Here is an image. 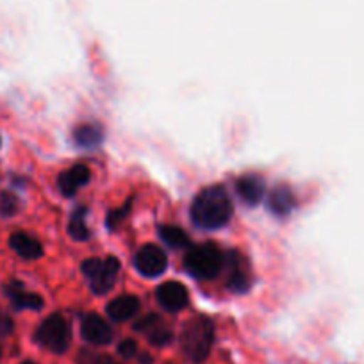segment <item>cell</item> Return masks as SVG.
I'll return each mask as SVG.
<instances>
[{
  "label": "cell",
  "instance_id": "obj_1",
  "mask_svg": "<svg viewBox=\"0 0 364 364\" xmlns=\"http://www.w3.org/2000/svg\"><path fill=\"white\" fill-rule=\"evenodd\" d=\"M232 200L222 186L202 190L191 204V220L205 230L222 229L232 218Z\"/></svg>",
  "mask_w": 364,
  "mask_h": 364
},
{
  "label": "cell",
  "instance_id": "obj_2",
  "mask_svg": "<svg viewBox=\"0 0 364 364\" xmlns=\"http://www.w3.org/2000/svg\"><path fill=\"white\" fill-rule=\"evenodd\" d=\"M213 341H215V325L205 316H197L188 321L181 339L182 350L195 364H200L208 359Z\"/></svg>",
  "mask_w": 364,
  "mask_h": 364
},
{
  "label": "cell",
  "instance_id": "obj_3",
  "mask_svg": "<svg viewBox=\"0 0 364 364\" xmlns=\"http://www.w3.org/2000/svg\"><path fill=\"white\" fill-rule=\"evenodd\" d=\"M223 264H225L223 252L213 243L197 245L184 257V269L198 281L215 279L223 269Z\"/></svg>",
  "mask_w": 364,
  "mask_h": 364
},
{
  "label": "cell",
  "instance_id": "obj_4",
  "mask_svg": "<svg viewBox=\"0 0 364 364\" xmlns=\"http://www.w3.org/2000/svg\"><path fill=\"white\" fill-rule=\"evenodd\" d=\"M82 273L90 281L91 289L97 295H106L113 289L114 281L120 272V261L117 257L86 259L80 266Z\"/></svg>",
  "mask_w": 364,
  "mask_h": 364
},
{
  "label": "cell",
  "instance_id": "obj_5",
  "mask_svg": "<svg viewBox=\"0 0 364 364\" xmlns=\"http://www.w3.org/2000/svg\"><path fill=\"white\" fill-rule=\"evenodd\" d=\"M36 341L50 352L65 353L70 346V325L61 314H52L36 331Z\"/></svg>",
  "mask_w": 364,
  "mask_h": 364
},
{
  "label": "cell",
  "instance_id": "obj_6",
  "mask_svg": "<svg viewBox=\"0 0 364 364\" xmlns=\"http://www.w3.org/2000/svg\"><path fill=\"white\" fill-rule=\"evenodd\" d=\"M134 268L143 277H161L168 268V257L163 248L157 245H145L134 255Z\"/></svg>",
  "mask_w": 364,
  "mask_h": 364
},
{
  "label": "cell",
  "instance_id": "obj_7",
  "mask_svg": "<svg viewBox=\"0 0 364 364\" xmlns=\"http://www.w3.org/2000/svg\"><path fill=\"white\" fill-rule=\"evenodd\" d=\"M157 302L168 313H178V311L186 309L190 304V293L186 286L177 281H168L161 284L156 291Z\"/></svg>",
  "mask_w": 364,
  "mask_h": 364
},
{
  "label": "cell",
  "instance_id": "obj_8",
  "mask_svg": "<svg viewBox=\"0 0 364 364\" xmlns=\"http://www.w3.org/2000/svg\"><path fill=\"white\" fill-rule=\"evenodd\" d=\"M80 334L91 345H109L113 341V328L111 325L104 320L99 314H86L82 318V325H80Z\"/></svg>",
  "mask_w": 364,
  "mask_h": 364
},
{
  "label": "cell",
  "instance_id": "obj_9",
  "mask_svg": "<svg viewBox=\"0 0 364 364\" xmlns=\"http://www.w3.org/2000/svg\"><path fill=\"white\" fill-rule=\"evenodd\" d=\"M225 264L229 266V277H227L229 289H232L234 293L248 291L252 286V279L243 255L237 254V252H230L229 257L225 259Z\"/></svg>",
  "mask_w": 364,
  "mask_h": 364
},
{
  "label": "cell",
  "instance_id": "obj_10",
  "mask_svg": "<svg viewBox=\"0 0 364 364\" xmlns=\"http://www.w3.org/2000/svg\"><path fill=\"white\" fill-rule=\"evenodd\" d=\"M136 331L143 332V334L149 338V341L156 346H164L171 341L173 334H171L170 328L166 327V323L163 321V318L157 316V314H149L143 320H139L136 323Z\"/></svg>",
  "mask_w": 364,
  "mask_h": 364
},
{
  "label": "cell",
  "instance_id": "obj_11",
  "mask_svg": "<svg viewBox=\"0 0 364 364\" xmlns=\"http://www.w3.org/2000/svg\"><path fill=\"white\" fill-rule=\"evenodd\" d=\"M236 190L241 200L248 205H257L266 193L264 178L257 173H247L237 178Z\"/></svg>",
  "mask_w": 364,
  "mask_h": 364
},
{
  "label": "cell",
  "instance_id": "obj_12",
  "mask_svg": "<svg viewBox=\"0 0 364 364\" xmlns=\"http://www.w3.org/2000/svg\"><path fill=\"white\" fill-rule=\"evenodd\" d=\"M91 178V171L86 164H75L70 170L59 175L58 186L65 197H73L82 186H86Z\"/></svg>",
  "mask_w": 364,
  "mask_h": 364
},
{
  "label": "cell",
  "instance_id": "obj_13",
  "mask_svg": "<svg viewBox=\"0 0 364 364\" xmlns=\"http://www.w3.org/2000/svg\"><path fill=\"white\" fill-rule=\"evenodd\" d=\"M6 293L11 299L15 309H33L40 311L43 307V299L38 293L26 291L23 284L20 281H13L6 286Z\"/></svg>",
  "mask_w": 364,
  "mask_h": 364
},
{
  "label": "cell",
  "instance_id": "obj_14",
  "mask_svg": "<svg viewBox=\"0 0 364 364\" xmlns=\"http://www.w3.org/2000/svg\"><path fill=\"white\" fill-rule=\"evenodd\" d=\"M296 200L291 188L286 184H279L268 195V208L275 216H288L295 209Z\"/></svg>",
  "mask_w": 364,
  "mask_h": 364
},
{
  "label": "cell",
  "instance_id": "obj_15",
  "mask_svg": "<svg viewBox=\"0 0 364 364\" xmlns=\"http://www.w3.org/2000/svg\"><path fill=\"white\" fill-rule=\"evenodd\" d=\"M139 307H141V304L134 295H120L107 304L106 311L107 316L113 321H127L138 314Z\"/></svg>",
  "mask_w": 364,
  "mask_h": 364
},
{
  "label": "cell",
  "instance_id": "obj_16",
  "mask_svg": "<svg viewBox=\"0 0 364 364\" xmlns=\"http://www.w3.org/2000/svg\"><path fill=\"white\" fill-rule=\"evenodd\" d=\"M9 247L23 259H40L43 255V247L36 237L26 232H15L9 240Z\"/></svg>",
  "mask_w": 364,
  "mask_h": 364
},
{
  "label": "cell",
  "instance_id": "obj_17",
  "mask_svg": "<svg viewBox=\"0 0 364 364\" xmlns=\"http://www.w3.org/2000/svg\"><path fill=\"white\" fill-rule=\"evenodd\" d=\"M102 139L104 131L100 125L84 124L73 131V141L77 143V146H82V149H95L102 143Z\"/></svg>",
  "mask_w": 364,
  "mask_h": 364
},
{
  "label": "cell",
  "instance_id": "obj_18",
  "mask_svg": "<svg viewBox=\"0 0 364 364\" xmlns=\"http://www.w3.org/2000/svg\"><path fill=\"white\" fill-rule=\"evenodd\" d=\"M159 237L171 248H186L190 247V236H188L181 227L175 225H161L157 229Z\"/></svg>",
  "mask_w": 364,
  "mask_h": 364
},
{
  "label": "cell",
  "instance_id": "obj_19",
  "mask_svg": "<svg viewBox=\"0 0 364 364\" xmlns=\"http://www.w3.org/2000/svg\"><path fill=\"white\" fill-rule=\"evenodd\" d=\"M84 218H86V209L84 208L77 209V211L72 215V218H70L68 232L75 241L90 240V229H87L86 220Z\"/></svg>",
  "mask_w": 364,
  "mask_h": 364
},
{
  "label": "cell",
  "instance_id": "obj_20",
  "mask_svg": "<svg viewBox=\"0 0 364 364\" xmlns=\"http://www.w3.org/2000/svg\"><path fill=\"white\" fill-rule=\"evenodd\" d=\"M132 202H134V200H132V198H129V200L125 202V204L122 205V208H118V209H114V211L107 213V216H106V225H107V229L114 230L118 225H120L122 220H124L125 216L129 215V211H131Z\"/></svg>",
  "mask_w": 364,
  "mask_h": 364
},
{
  "label": "cell",
  "instance_id": "obj_21",
  "mask_svg": "<svg viewBox=\"0 0 364 364\" xmlns=\"http://www.w3.org/2000/svg\"><path fill=\"white\" fill-rule=\"evenodd\" d=\"M18 209L20 202L15 195L9 193V191H2V193H0V215L13 216L18 213Z\"/></svg>",
  "mask_w": 364,
  "mask_h": 364
},
{
  "label": "cell",
  "instance_id": "obj_22",
  "mask_svg": "<svg viewBox=\"0 0 364 364\" xmlns=\"http://www.w3.org/2000/svg\"><path fill=\"white\" fill-rule=\"evenodd\" d=\"M77 364H117L111 357L102 355V353H95L91 350H80L79 357H77Z\"/></svg>",
  "mask_w": 364,
  "mask_h": 364
},
{
  "label": "cell",
  "instance_id": "obj_23",
  "mask_svg": "<svg viewBox=\"0 0 364 364\" xmlns=\"http://www.w3.org/2000/svg\"><path fill=\"white\" fill-rule=\"evenodd\" d=\"M15 331V321L8 313L0 309V338H8Z\"/></svg>",
  "mask_w": 364,
  "mask_h": 364
},
{
  "label": "cell",
  "instance_id": "obj_24",
  "mask_svg": "<svg viewBox=\"0 0 364 364\" xmlns=\"http://www.w3.org/2000/svg\"><path fill=\"white\" fill-rule=\"evenodd\" d=\"M118 353H120L122 357H125V359H131V357H134L136 353H138V345H136V341H132V339H124V341L118 345Z\"/></svg>",
  "mask_w": 364,
  "mask_h": 364
},
{
  "label": "cell",
  "instance_id": "obj_25",
  "mask_svg": "<svg viewBox=\"0 0 364 364\" xmlns=\"http://www.w3.org/2000/svg\"><path fill=\"white\" fill-rule=\"evenodd\" d=\"M22 364H36V363H33V360H26V363H22Z\"/></svg>",
  "mask_w": 364,
  "mask_h": 364
},
{
  "label": "cell",
  "instance_id": "obj_26",
  "mask_svg": "<svg viewBox=\"0 0 364 364\" xmlns=\"http://www.w3.org/2000/svg\"><path fill=\"white\" fill-rule=\"evenodd\" d=\"M0 355H2V348H0Z\"/></svg>",
  "mask_w": 364,
  "mask_h": 364
}]
</instances>
